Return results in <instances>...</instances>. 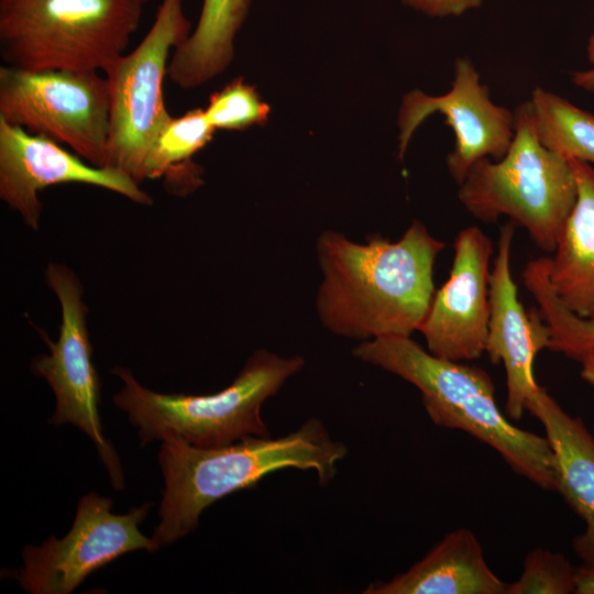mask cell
<instances>
[{
  "mask_svg": "<svg viewBox=\"0 0 594 594\" xmlns=\"http://www.w3.org/2000/svg\"><path fill=\"white\" fill-rule=\"evenodd\" d=\"M444 248L417 219L396 242L371 234L355 243L342 233L322 232L316 245L322 326L359 340L410 337L429 310L433 266Z\"/></svg>",
  "mask_w": 594,
  "mask_h": 594,
  "instance_id": "6da1fadb",
  "label": "cell"
},
{
  "mask_svg": "<svg viewBox=\"0 0 594 594\" xmlns=\"http://www.w3.org/2000/svg\"><path fill=\"white\" fill-rule=\"evenodd\" d=\"M112 499L96 492L82 495L68 534L54 535L41 546L26 544L16 580L30 594H69L96 570L135 550L155 552L160 546L144 536L140 524L153 506L146 502L125 514L112 513Z\"/></svg>",
  "mask_w": 594,
  "mask_h": 594,
  "instance_id": "30bf717a",
  "label": "cell"
},
{
  "mask_svg": "<svg viewBox=\"0 0 594 594\" xmlns=\"http://www.w3.org/2000/svg\"><path fill=\"white\" fill-rule=\"evenodd\" d=\"M548 262L549 257L531 260L522 272L524 284L548 327L547 349L580 361L594 349V319L578 316L559 300L549 282Z\"/></svg>",
  "mask_w": 594,
  "mask_h": 594,
  "instance_id": "44dd1931",
  "label": "cell"
},
{
  "mask_svg": "<svg viewBox=\"0 0 594 594\" xmlns=\"http://www.w3.org/2000/svg\"><path fill=\"white\" fill-rule=\"evenodd\" d=\"M410 9L432 18L458 16L479 8L483 0H400Z\"/></svg>",
  "mask_w": 594,
  "mask_h": 594,
  "instance_id": "cb8c5ba5",
  "label": "cell"
},
{
  "mask_svg": "<svg viewBox=\"0 0 594 594\" xmlns=\"http://www.w3.org/2000/svg\"><path fill=\"white\" fill-rule=\"evenodd\" d=\"M581 377L586 383L594 385V349L585 353L581 360Z\"/></svg>",
  "mask_w": 594,
  "mask_h": 594,
  "instance_id": "4316f807",
  "label": "cell"
},
{
  "mask_svg": "<svg viewBox=\"0 0 594 594\" xmlns=\"http://www.w3.org/2000/svg\"><path fill=\"white\" fill-rule=\"evenodd\" d=\"M46 283L59 300L62 323L56 342L40 332L50 353L35 358L31 369L45 378L55 396V411L48 422L72 424L85 432L95 443L113 488L123 490L120 458L106 438L99 416L101 384L91 360L81 285L75 273L58 263L47 265Z\"/></svg>",
  "mask_w": 594,
  "mask_h": 594,
  "instance_id": "9c48e42d",
  "label": "cell"
},
{
  "mask_svg": "<svg viewBox=\"0 0 594 594\" xmlns=\"http://www.w3.org/2000/svg\"><path fill=\"white\" fill-rule=\"evenodd\" d=\"M183 0H162L155 19L135 48L103 68L110 96V134L106 167L138 183L151 147L170 120L164 79L174 50L190 34Z\"/></svg>",
  "mask_w": 594,
  "mask_h": 594,
  "instance_id": "52a82bcc",
  "label": "cell"
},
{
  "mask_svg": "<svg viewBox=\"0 0 594 594\" xmlns=\"http://www.w3.org/2000/svg\"><path fill=\"white\" fill-rule=\"evenodd\" d=\"M304 365L299 355L256 350L229 386L208 395L153 392L129 369L116 366L110 372L122 380L123 387L113 403L138 428L142 446L176 436L200 448L221 447L248 437L271 436L262 406Z\"/></svg>",
  "mask_w": 594,
  "mask_h": 594,
  "instance_id": "277c9868",
  "label": "cell"
},
{
  "mask_svg": "<svg viewBox=\"0 0 594 594\" xmlns=\"http://www.w3.org/2000/svg\"><path fill=\"white\" fill-rule=\"evenodd\" d=\"M205 112L216 130L240 131L266 123L271 108L254 86L238 77L210 96Z\"/></svg>",
  "mask_w": 594,
  "mask_h": 594,
  "instance_id": "7402d4cb",
  "label": "cell"
},
{
  "mask_svg": "<svg viewBox=\"0 0 594 594\" xmlns=\"http://www.w3.org/2000/svg\"><path fill=\"white\" fill-rule=\"evenodd\" d=\"M250 3L251 0H204L196 28L170 56L169 80L191 89L223 73L234 57V38Z\"/></svg>",
  "mask_w": 594,
  "mask_h": 594,
  "instance_id": "ac0fdd59",
  "label": "cell"
},
{
  "mask_svg": "<svg viewBox=\"0 0 594 594\" xmlns=\"http://www.w3.org/2000/svg\"><path fill=\"white\" fill-rule=\"evenodd\" d=\"M216 129L209 122L205 109H193L170 118L157 134L143 169V180L166 178L170 193H191L202 183L201 168L191 156L206 146Z\"/></svg>",
  "mask_w": 594,
  "mask_h": 594,
  "instance_id": "d6986e66",
  "label": "cell"
},
{
  "mask_svg": "<svg viewBox=\"0 0 594 594\" xmlns=\"http://www.w3.org/2000/svg\"><path fill=\"white\" fill-rule=\"evenodd\" d=\"M68 183L102 187L140 205L153 204L152 197L125 173L85 163L59 143L0 119V198L28 227L37 230L40 226L38 193Z\"/></svg>",
  "mask_w": 594,
  "mask_h": 594,
  "instance_id": "7c38bea8",
  "label": "cell"
},
{
  "mask_svg": "<svg viewBox=\"0 0 594 594\" xmlns=\"http://www.w3.org/2000/svg\"><path fill=\"white\" fill-rule=\"evenodd\" d=\"M515 135L499 161H477L459 185L465 210L483 222L501 216L522 227L535 243L553 252L576 201L578 187L569 158L540 142L530 100L515 112Z\"/></svg>",
  "mask_w": 594,
  "mask_h": 594,
  "instance_id": "5b68a950",
  "label": "cell"
},
{
  "mask_svg": "<svg viewBox=\"0 0 594 594\" xmlns=\"http://www.w3.org/2000/svg\"><path fill=\"white\" fill-rule=\"evenodd\" d=\"M515 226L510 221L499 230L497 255L490 277L491 316L485 352L492 363L503 362L505 366V411L517 420L540 388L532 374V363L537 353L547 348L549 332L536 312L528 315L525 311L517 296L510 273Z\"/></svg>",
  "mask_w": 594,
  "mask_h": 594,
  "instance_id": "5bb4252c",
  "label": "cell"
},
{
  "mask_svg": "<svg viewBox=\"0 0 594 594\" xmlns=\"http://www.w3.org/2000/svg\"><path fill=\"white\" fill-rule=\"evenodd\" d=\"M530 102L542 145L594 166V116L541 87L532 90Z\"/></svg>",
  "mask_w": 594,
  "mask_h": 594,
  "instance_id": "ffe728a7",
  "label": "cell"
},
{
  "mask_svg": "<svg viewBox=\"0 0 594 594\" xmlns=\"http://www.w3.org/2000/svg\"><path fill=\"white\" fill-rule=\"evenodd\" d=\"M143 3H146L148 0H141Z\"/></svg>",
  "mask_w": 594,
  "mask_h": 594,
  "instance_id": "83f0119b",
  "label": "cell"
},
{
  "mask_svg": "<svg viewBox=\"0 0 594 594\" xmlns=\"http://www.w3.org/2000/svg\"><path fill=\"white\" fill-rule=\"evenodd\" d=\"M575 593L594 594V568L582 565L575 570Z\"/></svg>",
  "mask_w": 594,
  "mask_h": 594,
  "instance_id": "484cf974",
  "label": "cell"
},
{
  "mask_svg": "<svg viewBox=\"0 0 594 594\" xmlns=\"http://www.w3.org/2000/svg\"><path fill=\"white\" fill-rule=\"evenodd\" d=\"M576 180L574 207L560 232L548 276L559 300L582 318L594 319V166L569 158Z\"/></svg>",
  "mask_w": 594,
  "mask_h": 594,
  "instance_id": "e0dca14e",
  "label": "cell"
},
{
  "mask_svg": "<svg viewBox=\"0 0 594 594\" xmlns=\"http://www.w3.org/2000/svg\"><path fill=\"white\" fill-rule=\"evenodd\" d=\"M348 447L311 417L279 438L248 437L230 444L200 448L176 436L162 440L158 462L165 487L160 522L153 539L160 548L189 535L200 515L215 502L256 485L272 472L298 469L316 472L321 486L330 484Z\"/></svg>",
  "mask_w": 594,
  "mask_h": 594,
  "instance_id": "7a4b0ae2",
  "label": "cell"
},
{
  "mask_svg": "<svg viewBox=\"0 0 594 594\" xmlns=\"http://www.w3.org/2000/svg\"><path fill=\"white\" fill-rule=\"evenodd\" d=\"M441 113L453 130L454 148L447 155V168L459 186L471 167L488 157L502 160L515 135V114L494 103L488 87L480 81V74L466 57L454 63L451 89L430 96L419 89L404 95L398 113V157L404 158L417 128L431 114Z\"/></svg>",
  "mask_w": 594,
  "mask_h": 594,
  "instance_id": "8fae6325",
  "label": "cell"
},
{
  "mask_svg": "<svg viewBox=\"0 0 594 594\" xmlns=\"http://www.w3.org/2000/svg\"><path fill=\"white\" fill-rule=\"evenodd\" d=\"M141 0H0V51L25 70L100 72L124 54Z\"/></svg>",
  "mask_w": 594,
  "mask_h": 594,
  "instance_id": "8992f818",
  "label": "cell"
},
{
  "mask_svg": "<svg viewBox=\"0 0 594 594\" xmlns=\"http://www.w3.org/2000/svg\"><path fill=\"white\" fill-rule=\"evenodd\" d=\"M0 119L68 145L106 167L110 134L108 82L99 72L0 67Z\"/></svg>",
  "mask_w": 594,
  "mask_h": 594,
  "instance_id": "ba28073f",
  "label": "cell"
},
{
  "mask_svg": "<svg viewBox=\"0 0 594 594\" xmlns=\"http://www.w3.org/2000/svg\"><path fill=\"white\" fill-rule=\"evenodd\" d=\"M483 548L468 528L449 532L420 561L387 582H371L364 594H505Z\"/></svg>",
  "mask_w": 594,
  "mask_h": 594,
  "instance_id": "2e32d148",
  "label": "cell"
},
{
  "mask_svg": "<svg viewBox=\"0 0 594 594\" xmlns=\"http://www.w3.org/2000/svg\"><path fill=\"white\" fill-rule=\"evenodd\" d=\"M575 570L563 554L536 548L526 556L520 578L507 584L505 594L575 593Z\"/></svg>",
  "mask_w": 594,
  "mask_h": 594,
  "instance_id": "603a6c76",
  "label": "cell"
},
{
  "mask_svg": "<svg viewBox=\"0 0 594 594\" xmlns=\"http://www.w3.org/2000/svg\"><path fill=\"white\" fill-rule=\"evenodd\" d=\"M586 52L590 63L594 65V33L587 41ZM572 79L576 86L594 94V67L586 72L574 73Z\"/></svg>",
  "mask_w": 594,
  "mask_h": 594,
  "instance_id": "d4e9b609",
  "label": "cell"
},
{
  "mask_svg": "<svg viewBox=\"0 0 594 594\" xmlns=\"http://www.w3.org/2000/svg\"><path fill=\"white\" fill-rule=\"evenodd\" d=\"M526 410L541 422L552 449L556 492L585 524L573 550L583 565L594 568V437L581 417L569 415L541 386Z\"/></svg>",
  "mask_w": 594,
  "mask_h": 594,
  "instance_id": "9a60e30c",
  "label": "cell"
},
{
  "mask_svg": "<svg viewBox=\"0 0 594 594\" xmlns=\"http://www.w3.org/2000/svg\"><path fill=\"white\" fill-rule=\"evenodd\" d=\"M453 248L450 277L435 292L418 331L432 355L472 361L486 348L493 245L481 229L468 227L457 234Z\"/></svg>",
  "mask_w": 594,
  "mask_h": 594,
  "instance_id": "4fadbf2b",
  "label": "cell"
},
{
  "mask_svg": "<svg viewBox=\"0 0 594 594\" xmlns=\"http://www.w3.org/2000/svg\"><path fill=\"white\" fill-rule=\"evenodd\" d=\"M352 353L415 385L435 425L468 432L496 450L517 475L556 492V461L548 439L507 420L484 370L435 356L410 337L366 340Z\"/></svg>",
  "mask_w": 594,
  "mask_h": 594,
  "instance_id": "3957f363",
  "label": "cell"
}]
</instances>
